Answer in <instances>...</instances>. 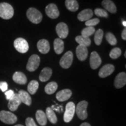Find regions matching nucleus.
Masks as SVG:
<instances>
[{
	"mask_svg": "<svg viewBox=\"0 0 126 126\" xmlns=\"http://www.w3.org/2000/svg\"><path fill=\"white\" fill-rule=\"evenodd\" d=\"M14 10L13 7L7 2L0 3V17L4 19H9L13 17Z\"/></svg>",
	"mask_w": 126,
	"mask_h": 126,
	"instance_id": "f257e3e1",
	"label": "nucleus"
},
{
	"mask_svg": "<svg viewBox=\"0 0 126 126\" xmlns=\"http://www.w3.org/2000/svg\"><path fill=\"white\" fill-rule=\"evenodd\" d=\"M28 18L30 21L35 24H38L42 21L43 15L39 11L34 8H30L26 12Z\"/></svg>",
	"mask_w": 126,
	"mask_h": 126,
	"instance_id": "f03ea898",
	"label": "nucleus"
},
{
	"mask_svg": "<svg viewBox=\"0 0 126 126\" xmlns=\"http://www.w3.org/2000/svg\"><path fill=\"white\" fill-rule=\"evenodd\" d=\"M88 102L85 100H83L79 102L77 106H75V112L79 119L81 120H85L88 117L87 107Z\"/></svg>",
	"mask_w": 126,
	"mask_h": 126,
	"instance_id": "7ed1b4c3",
	"label": "nucleus"
},
{
	"mask_svg": "<svg viewBox=\"0 0 126 126\" xmlns=\"http://www.w3.org/2000/svg\"><path fill=\"white\" fill-rule=\"evenodd\" d=\"M17 117L11 111L2 110L0 111V120L8 124H12L17 122Z\"/></svg>",
	"mask_w": 126,
	"mask_h": 126,
	"instance_id": "20e7f679",
	"label": "nucleus"
},
{
	"mask_svg": "<svg viewBox=\"0 0 126 126\" xmlns=\"http://www.w3.org/2000/svg\"><path fill=\"white\" fill-rule=\"evenodd\" d=\"M75 112V105L72 102H68L65 107L64 114V120L65 123H69L73 119Z\"/></svg>",
	"mask_w": 126,
	"mask_h": 126,
	"instance_id": "39448f33",
	"label": "nucleus"
},
{
	"mask_svg": "<svg viewBox=\"0 0 126 126\" xmlns=\"http://www.w3.org/2000/svg\"><path fill=\"white\" fill-rule=\"evenodd\" d=\"M14 45L15 49L20 53H26L29 50V45L27 41L21 37L15 39Z\"/></svg>",
	"mask_w": 126,
	"mask_h": 126,
	"instance_id": "423d86ee",
	"label": "nucleus"
},
{
	"mask_svg": "<svg viewBox=\"0 0 126 126\" xmlns=\"http://www.w3.org/2000/svg\"><path fill=\"white\" fill-rule=\"evenodd\" d=\"M40 62V57L36 54H33L30 57L28 60L26 69L30 72H33L36 70L39 67Z\"/></svg>",
	"mask_w": 126,
	"mask_h": 126,
	"instance_id": "0eeeda50",
	"label": "nucleus"
},
{
	"mask_svg": "<svg viewBox=\"0 0 126 126\" xmlns=\"http://www.w3.org/2000/svg\"><path fill=\"white\" fill-rule=\"evenodd\" d=\"M72 61H73V53L71 51H68L61 57L60 61V64L63 68L67 69L71 67Z\"/></svg>",
	"mask_w": 126,
	"mask_h": 126,
	"instance_id": "6e6552de",
	"label": "nucleus"
},
{
	"mask_svg": "<svg viewBox=\"0 0 126 126\" xmlns=\"http://www.w3.org/2000/svg\"><path fill=\"white\" fill-rule=\"evenodd\" d=\"M46 14L51 19H56L59 16L60 12L57 5L54 4H50L46 7Z\"/></svg>",
	"mask_w": 126,
	"mask_h": 126,
	"instance_id": "1a4fd4ad",
	"label": "nucleus"
},
{
	"mask_svg": "<svg viewBox=\"0 0 126 126\" xmlns=\"http://www.w3.org/2000/svg\"><path fill=\"white\" fill-rule=\"evenodd\" d=\"M56 30L60 39H65L68 34V28L65 23L60 22L57 25Z\"/></svg>",
	"mask_w": 126,
	"mask_h": 126,
	"instance_id": "9d476101",
	"label": "nucleus"
},
{
	"mask_svg": "<svg viewBox=\"0 0 126 126\" xmlns=\"http://www.w3.org/2000/svg\"><path fill=\"white\" fill-rule=\"evenodd\" d=\"M89 62H90V66L91 68H92L93 70L97 69L100 65L102 63V60L97 52H92L91 54Z\"/></svg>",
	"mask_w": 126,
	"mask_h": 126,
	"instance_id": "9b49d317",
	"label": "nucleus"
},
{
	"mask_svg": "<svg viewBox=\"0 0 126 126\" xmlns=\"http://www.w3.org/2000/svg\"><path fill=\"white\" fill-rule=\"evenodd\" d=\"M21 100L19 98L18 94H15L14 96L10 100H9L8 107L11 111H14L18 109V107L21 103Z\"/></svg>",
	"mask_w": 126,
	"mask_h": 126,
	"instance_id": "f8f14e48",
	"label": "nucleus"
},
{
	"mask_svg": "<svg viewBox=\"0 0 126 126\" xmlns=\"http://www.w3.org/2000/svg\"><path fill=\"white\" fill-rule=\"evenodd\" d=\"M114 67L112 64H106L100 68L99 72V76L100 78H106L114 72Z\"/></svg>",
	"mask_w": 126,
	"mask_h": 126,
	"instance_id": "ddd939ff",
	"label": "nucleus"
},
{
	"mask_svg": "<svg viewBox=\"0 0 126 126\" xmlns=\"http://www.w3.org/2000/svg\"><path fill=\"white\" fill-rule=\"evenodd\" d=\"M126 83V74L125 72H120L116 77L114 80V86L117 89L122 88Z\"/></svg>",
	"mask_w": 126,
	"mask_h": 126,
	"instance_id": "4468645a",
	"label": "nucleus"
},
{
	"mask_svg": "<svg viewBox=\"0 0 126 126\" xmlns=\"http://www.w3.org/2000/svg\"><path fill=\"white\" fill-rule=\"evenodd\" d=\"M72 95V92L70 89H65L59 91L56 94V98L60 102H64L68 100Z\"/></svg>",
	"mask_w": 126,
	"mask_h": 126,
	"instance_id": "2eb2a0df",
	"label": "nucleus"
},
{
	"mask_svg": "<svg viewBox=\"0 0 126 126\" xmlns=\"http://www.w3.org/2000/svg\"><path fill=\"white\" fill-rule=\"evenodd\" d=\"M37 47L38 50L42 54H47L50 51V44L46 39H42L37 42Z\"/></svg>",
	"mask_w": 126,
	"mask_h": 126,
	"instance_id": "dca6fc26",
	"label": "nucleus"
},
{
	"mask_svg": "<svg viewBox=\"0 0 126 126\" xmlns=\"http://www.w3.org/2000/svg\"><path fill=\"white\" fill-rule=\"evenodd\" d=\"M88 51L87 47L79 45L76 48V54L80 61L85 60L88 57Z\"/></svg>",
	"mask_w": 126,
	"mask_h": 126,
	"instance_id": "f3484780",
	"label": "nucleus"
},
{
	"mask_svg": "<svg viewBox=\"0 0 126 126\" xmlns=\"http://www.w3.org/2000/svg\"><path fill=\"white\" fill-rule=\"evenodd\" d=\"M93 11L91 9H86L80 12L78 15V19L80 21H87L93 16Z\"/></svg>",
	"mask_w": 126,
	"mask_h": 126,
	"instance_id": "a211bd4d",
	"label": "nucleus"
},
{
	"mask_svg": "<svg viewBox=\"0 0 126 126\" xmlns=\"http://www.w3.org/2000/svg\"><path fill=\"white\" fill-rule=\"evenodd\" d=\"M12 78L15 82L20 85H24L27 82V78L26 75L22 72H15Z\"/></svg>",
	"mask_w": 126,
	"mask_h": 126,
	"instance_id": "6ab92c4d",
	"label": "nucleus"
},
{
	"mask_svg": "<svg viewBox=\"0 0 126 126\" xmlns=\"http://www.w3.org/2000/svg\"><path fill=\"white\" fill-rule=\"evenodd\" d=\"M18 94L19 96L20 100H21V102H22L27 106H31L32 103V99L29 93L23 90H20Z\"/></svg>",
	"mask_w": 126,
	"mask_h": 126,
	"instance_id": "aec40b11",
	"label": "nucleus"
},
{
	"mask_svg": "<svg viewBox=\"0 0 126 126\" xmlns=\"http://www.w3.org/2000/svg\"><path fill=\"white\" fill-rule=\"evenodd\" d=\"M102 5L110 13L114 14L117 11L114 3L111 0H103L102 2Z\"/></svg>",
	"mask_w": 126,
	"mask_h": 126,
	"instance_id": "412c9836",
	"label": "nucleus"
},
{
	"mask_svg": "<svg viewBox=\"0 0 126 126\" xmlns=\"http://www.w3.org/2000/svg\"><path fill=\"white\" fill-rule=\"evenodd\" d=\"M52 75V70L50 68H43L39 75V79L42 82H46L50 78Z\"/></svg>",
	"mask_w": 126,
	"mask_h": 126,
	"instance_id": "4be33fe9",
	"label": "nucleus"
},
{
	"mask_svg": "<svg viewBox=\"0 0 126 126\" xmlns=\"http://www.w3.org/2000/svg\"><path fill=\"white\" fill-rule=\"evenodd\" d=\"M36 120L40 126H45L46 125L47 122V119L46 113L42 110H39L36 111Z\"/></svg>",
	"mask_w": 126,
	"mask_h": 126,
	"instance_id": "5701e85b",
	"label": "nucleus"
},
{
	"mask_svg": "<svg viewBox=\"0 0 126 126\" xmlns=\"http://www.w3.org/2000/svg\"><path fill=\"white\" fill-rule=\"evenodd\" d=\"M54 49L57 54H60L64 50V42L61 39L57 38L54 41Z\"/></svg>",
	"mask_w": 126,
	"mask_h": 126,
	"instance_id": "b1692460",
	"label": "nucleus"
},
{
	"mask_svg": "<svg viewBox=\"0 0 126 126\" xmlns=\"http://www.w3.org/2000/svg\"><path fill=\"white\" fill-rule=\"evenodd\" d=\"M66 8L71 12H75L79 8V5L77 0H66Z\"/></svg>",
	"mask_w": 126,
	"mask_h": 126,
	"instance_id": "393cba45",
	"label": "nucleus"
},
{
	"mask_svg": "<svg viewBox=\"0 0 126 126\" xmlns=\"http://www.w3.org/2000/svg\"><path fill=\"white\" fill-rule=\"evenodd\" d=\"M46 115L47 119H48L51 123L56 124L57 122V118L55 113L53 111V109L51 108H47L46 110Z\"/></svg>",
	"mask_w": 126,
	"mask_h": 126,
	"instance_id": "a878e982",
	"label": "nucleus"
},
{
	"mask_svg": "<svg viewBox=\"0 0 126 126\" xmlns=\"http://www.w3.org/2000/svg\"><path fill=\"white\" fill-rule=\"evenodd\" d=\"M75 40L79 45L83 46H89L91 44V40L89 37H83L82 36H78L75 37Z\"/></svg>",
	"mask_w": 126,
	"mask_h": 126,
	"instance_id": "bb28decb",
	"label": "nucleus"
},
{
	"mask_svg": "<svg viewBox=\"0 0 126 126\" xmlns=\"http://www.w3.org/2000/svg\"><path fill=\"white\" fill-rule=\"evenodd\" d=\"M58 88V85L56 82H50L45 86V91L46 94H51L56 92Z\"/></svg>",
	"mask_w": 126,
	"mask_h": 126,
	"instance_id": "cd10ccee",
	"label": "nucleus"
},
{
	"mask_svg": "<svg viewBox=\"0 0 126 126\" xmlns=\"http://www.w3.org/2000/svg\"><path fill=\"white\" fill-rule=\"evenodd\" d=\"M39 88V82L35 80H33L30 82L28 86V91L29 94H34L37 92Z\"/></svg>",
	"mask_w": 126,
	"mask_h": 126,
	"instance_id": "c85d7f7f",
	"label": "nucleus"
},
{
	"mask_svg": "<svg viewBox=\"0 0 126 126\" xmlns=\"http://www.w3.org/2000/svg\"><path fill=\"white\" fill-rule=\"evenodd\" d=\"M103 37V31L102 29H98L96 31L95 34H94V43L97 46L100 45L102 43V39Z\"/></svg>",
	"mask_w": 126,
	"mask_h": 126,
	"instance_id": "c756f323",
	"label": "nucleus"
},
{
	"mask_svg": "<svg viewBox=\"0 0 126 126\" xmlns=\"http://www.w3.org/2000/svg\"><path fill=\"white\" fill-rule=\"evenodd\" d=\"M95 32V29L93 26H87L81 31V36L83 37H89Z\"/></svg>",
	"mask_w": 126,
	"mask_h": 126,
	"instance_id": "7c9ffc66",
	"label": "nucleus"
},
{
	"mask_svg": "<svg viewBox=\"0 0 126 126\" xmlns=\"http://www.w3.org/2000/svg\"><path fill=\"white\" fill-rule=\"evenodd\" d=\"M122 54V51L118 47H115V48H113L110 52V57L112 59H116L119 58L120 56Z\"/></svg>",
	"mask_w": 126,
	"mask_h": 126,
	"instance_id": "2f4dec72",
	"label": "nucleus"
},
{
	"mask_svg": "<svg viewBox=\"0 0 126 126\" xmlns=\"http://www.w3.org/2000/svg\"><path fill=\"white\" fill-rule=\"evenodd\" d=\"M106 39L108 43L111 46H114L117 44V39L111 33L109 32L106 34Z\"/></svg>",
	"mask_w": 126,
	"mask_h": 126,
	"instance_id": "473e14b6",
	"label": "nucleus"
},
{
	"mask_svg": "<svg viewBox=\"0 0 126 126\" xmlns=\"http://www.w3.org/2000/svg\"><path fill=\"white\" fill-rule=\"evenodd\" d=\"M94 14L97 16L99 17H103V18H108V14L105 9H100V8H96L94 9Z\"/></svg>",
	"mask_w": 126,
	"mask_h": 126,
	"instance_id": "72a5a7b5",
	"label": "nucleus"
},
{
	"mask_svg": "<svg viewBox=\"0 0 126 126\" xmlns=\"http://www.w3.org/2000/svg\"><path fill=\"white\" fill-rule=\"evenodd\" d=\"M100 22L99 19L94 18V19H91L87 20L85 22V25L86 26H96L97 24H98Z\"/></svg>",
	"mask_w": 126,
	"mask_h": 126,
	"instance_id": "f704fd0d",
	"label": "nucleus"
},
{
	"mask_svg": "<svg viewBox=\"0 0 126 126\" xmlns=\"http://www.w3.org/2000/svg\"><path fill=\"white\" fill-rule=\"evenodd\" d=\"M26 126H37L35 123L32 117H28L25 121Z\"/></svg>",
	"mask_w": 126,
	"mask_h": 126,
	"instance_id": "c9c22d12",
	"label": "nucleus"
},
{
	"mask_svg": "<svg viewBox=\"0 0 126 126\" xmlns=\"http://www.w3.org/2000/svg\"><path fill=\"white\" fill-rule=\"evenodd\" d=\"M5 94L6 96V99L9 100L14 96V95L15 94V93H14V92L12 90H9L5 92Z\"/></svg>",
	"mask_w": 126,
	"mask_h": 126,
	"instance_id": "e433bc0d",
	"label": "nucleus"
},
{
	"mask_svg": "<svg viewBox=\"0 0 126 126\" xmlns=\"http://www.w3.org/2000/svg\"><path fill=\"white\" fill-rule=\"evenodd\" d=\"M8 89V83L6 82H0V90L2 92H6Z\"/></svg>",
	"mask_w": 126,
	"mask_h": 126,
	"instance_id": "4c0bfd02",
	"label": "nucleus"
},
{
	"mask_svg": "<svg viewBox=\"0 0 126 126\" xmlns=\"http://www.w3.org/2000/svg\"><path fill=\"white\" fill-rule=\"evenodd\" d=\"M122 37L123 40H126V29H124L122 32Z\"/></svg>",
	"mask_w": 126,
	"mask_h": 126,
	"instance_id": "58836bf2",
	"label": "nucleus"
},
{
	"mask_svg": "<svg viewBox=\"0 0 126 126\" xmlns=\"http://www.w3.org/2000/svg\"><path fill=\"white\" fill-rule=\"evenodd\" d=\"M80 126H91L88 123H83L82 124H81Z\"/></svg>",
	"mask_w": 126,
	"mask_h": 126,
	"instance_id": "ea45409f",
	"label": "nucleus"
},
{
	"mask_svg": "<svg viewBox=\"0 0 126 126\" xmlns=\"http://www.w3.org/2000/svg\"><path fill=\"white\" fill-rule=\"evenodd\" d=\"M123 26H126V21H125V20H124V21H123Z\"/></svg>",
	"mask_w": 126,
	"mask_h": 126,
	"instance_id": "a19ab883",
	"label": "nucleus"
},
{
	"mask_svg": "<svg viewBox=\"0 0 126 126\" xmlns=\"http://www.w3.org/2000/svg\"><path fill=\"white\" fill-rule=\"evenodd\" d=\"M24 126L21 125V124H17V125H16V126Z\"/></svg>",
	"mask_w": 126,
	"mask_h": 126,
	"instance_id": "79ce46f5",
	"label": "nucleus"
},
{
	"mask_svg": "<svg viewBox=\"0 0 126 126\" xmlns=\"http://www.w3.org/2000/svg\"><path fill=\"white\" fill-rule=\"evenodd\" d=\"M124 57H126V52H125V53H124Z\"/></svg>",
	"mask_w": 126,
	"mask_h": 126,
	"instance_id": "37998d69",
	"label": "nucleus"
}]
</instances>
